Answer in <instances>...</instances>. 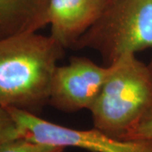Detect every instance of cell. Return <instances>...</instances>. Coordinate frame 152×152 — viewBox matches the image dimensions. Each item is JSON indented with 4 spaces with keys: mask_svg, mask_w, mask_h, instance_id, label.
Segmentation results:
<instances>
[{
    "mask_svg": "<svg viewBox=\"0 0 152 152\" xmlns=\"http://www.w3.org/2000/svg\"><path fill=\"white\" fill-rule=\"evenodd\" d=\"M64 49L51 35L37 31L0 38V103L33 113L49 103Z\"/></svg>",
    "mask_w": 152,
    "mask_h": 152,
    "instance_id": "6da1fadb",
    "label": "cell"
},
{
    "mask_svg": "<svg viewBox=\"0 0 152 152\" xmlns=\"http://www.w3.org/2000/svg\"><path fill=\"white\" fill-rule=\"evenodd\" d=\"M94 128L127 140L144 120L152 116V74L136 54L113 64V70L90 108Z\"/></svg>",
    "mask_w": 152,
    "mask_h": 152,
    "instance_id": "7a4b0ae2",
    "label": "cell"
},
{
    "mask_svg": "<svg viewBox=\"0 0 152 152\" xmlns=\"http://www.w3.org/2000/svg\"><path fill=\"white\" fill-rule=\"evenodd\" d=\"M86 48L99 53L107 66L152 48V0H110L74 47Z\"/></svg>",
    "mask_w": 152,
    "mask_h": 152,
    "instance_id": "3957f363",
    "label": "cell"
},
{
    "mask_svg": "<svg viewBox=\"0 0 152 152\" xmlns=\"http://www.w3.org/2000/svg\"><path fill=\"white\" fill-rule=\"evenodd\" d=\"M20 138L62 147H76L91 152H152L151 140H123L94 128L82 130L44 120L26 110L7 107Z\"/></svg>",
    "mask_w": 152,
    "mask_h": 152,
    "instance_id": "277c9868",
    "label": "cell"
},
{
    "mask_svg": "<svg viewBox=\"0 0 152 152\" xmlns=\"http://www.w3.org/2000/svg\"><path fill=\"white\" fill-rule=\"evenodd\" d=\"M112 70L113 64L101 66L87 58H72L69 64L57 67L49 103L65 113L90 110Z\"/></svg>",
    "mask_w": 152,
    "mask_h": 152,
    "instance_id": "5b68a950",
    "label": "cell"
},
{
    "mask_svg": "<svg viewBox=\"0 0 152 152\" xmlns=\"http://www.w3.org/2000/svg\"><path fill=\"white\" fill-rule=\"evenodd\" d=\"M110 0H48L51 36L64 48H74L102 15Z\"/></svg>",
    "mask_w": 152,
    "mask_h": 152,
    "instance_id": "8992f818",
    "label": "cell"
},
{
    "mask_svg": "<svg viewBox=\"0 0 152 152\" xmlns=\"http://www.w3.org/2000/svg\"><path fill=\"white\" fill-rule=\"evenodd\" d=\"M48 0H0V38L36 32L48 24Z\"/></svg>",
    "mask_w": 152,
    "mask_h": 152,
    "instance_id": "52a82bcc",
    "label": "cell"
},
{
    "mask_svg": "<svg viewBox=\"0 0 152 152\" xmlns=\"http://www.w3.org/2000/svg\"><path fill=\"white\" fill-rule=\"evenodd\" d=\"M65 148L18 138L0 145V152H64Z\"/></svg>",
    "mask_w": 152,
    "mask_h": 152,
    "instance_id": "ba28073f",
    "label": "cell"
},
{
    "mask_svg": "<svg viewBox=\"0 0 152 152\" xmlns=\"http://www.w3.org/2000/svg\"><path fill=\"white\" fill-rule=\"evenodd\" d=\"M20 138L16 124L7 107L0 103V145Z\"/></svg>",
    "mask_w": 152,
    "mask_h": 152,
    "instance_id": "9c48e42d",
    "label": "cell"
},
{
    "mask_svg": "<svg viewBox=\"0 0 152 152\" xmlns=\"http://www.w3.org/2000/svg\"><path fill=\"white\" fill-rule=\"evenodd\" d=\"M151 140L152 116L144 120L128 137L127 140Z\"/></svg>",
    "mask_w": 152,
    "mask_h": 152,
    "instance_id": "30bf717a",
    "label": "cell"
},
{
    "mask_svg": "<svg viewBox=\"0 0 152 152\" xmlns=\"http://www.w3.org/2000/svg\"><path fill=\"white\" fill-rule=\"evenodd\" d=\"M148 66H149V68H150L151 72V74H152V58H151V61H150V63L148 64Z\"/></svg>",
    "mask_w": 152,
    "mask_h": 152,
    "instance_id": "8fae6325",
    "label": "cell"
}]
</instances>
